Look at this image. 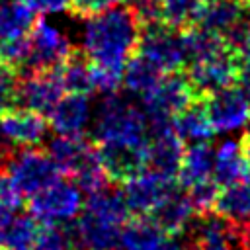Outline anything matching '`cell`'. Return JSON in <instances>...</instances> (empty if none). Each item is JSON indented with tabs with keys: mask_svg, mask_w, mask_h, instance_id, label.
<instances>
[{
	"mask_svg": "<svg viewBox=\"0 0 250 250\" xmlns=\"http://www.w3.org/2000/svg\"><path fill=\"white\" fill-rule=\"evenodd\" d=\"M143 23L133 6H113L86 20L84 53L104 66L125 68L127 61L137 53Z\"/></svg>",
	"mask_w": 250,
	"mask_h": 250,
	"instance_id": "obj_1",
	"label": "cell"
},
{
	"mask_svg": "<svg viewBox=\"0 0 250 250\" xmlns=\"http://www.w3.org/2000/svg\"><path fill=\"white\" fill-rule=\"evenodd\" d=\"M131 211L121 191L107 188L92 193L82 215L72 223L78 250H117Z\"/></svg>",
	"mask_w": 250,
	"mask_h": 250,
	"instance_id": "obj_2",
	"label": "cell"
},
{
	"mask_svg": "<svg viewBox=\"0 0 250 250\" xmlns=\"http://www.w3.org/2000/svg\"><path fill=\"white\" fill-rule=\"evenodd\" d=\"M150 129L146 113L127 98L107 94L98 109L94 127V143L98 141H129L148 143Z\"/></svg>",
	"mask_w": 250,
	"mask_h": 250,
	"instance_id": "obj_3",
	"label": "cell"
},
{
	"mask_svg": "<svg viewBox=\"0 0 250 250\" xmlns=\"http://www.w3.org/2000/svg\"><path fill=\"white\" fill-rule=\"evenodd\" d=\"M195 98L197 94L193 90V84L186 68L164 72L160 82L152 88V92H148L143 98L150 135L174 129L172 125L174 115L182 111Z\"/></svg>",
	"mask_w": 250,
	"mask_h": 250,
	"instance_id": "obj_4",
	"label": "cell"
},
{
	"mask_svg": "<svg viewBox=\"0 0 250 250\" xmlns=\"http://www.w3.org/2000/svg\"><path fill=\"white\" fill-rule=\"evenodd\" d=\"M137 51L152 61L162 72L182 70L188 66L182 29L170 27L164 21H152L143 25Z\"/></svg>",
	"mask_w": 250,
	"mask_h": 250,
	"instance_id": "obj_5",
	"label": "cell"
},
{
	"mask_svg": "<svg viewBox=\"0 0 250 250\" xmlns=\"http://www.w3.org/2000/svg\"><path fill=\"white\" fill-rule=\"evenodd\" d=\"M94 146L105 176L113 184H125L148 170V143L98 141Z\"/></svg>",
	"mask_w": 250,
	"mask_h": 250,
	"instance_id": "obj_6",
	"label": "cell"
},
{
	"mask_svg": "<svg viewBox=\"0 0 250 250\" xmlns=\"http://www.w3.org/2000/svg\"><path fill=\"white\" fill-rule=\"evenodd\" d=\"M72 51L74 47L62 31L45 20H37L29 33V55L21 66V72L27 74L35 70L57 68L72 55Z\"/></svg>",
	"mask_w": 250,
	"mask_h": 250,
	"instance_id": "obj_7",
	"label": "cell"
},
{
	"mask_svg": "<svg viewBox=\"0 0 250 250\" xmlns=\"http://www.w3.org/2000/svg\"><path fill=\"white\" fill-rule=\"evenodd\" d=\"M8 174L16 184V188L21 191V195L27 197L49 188L62 176L51 154L35 146L18 152L8 168Z\"/></svg>",
	"mask_w": 250,
	"mask_h": 250,
	"instance_id": "obj_8",
	"label": "cell"
},
{
	"mask_svg": "<svg viewBox=\"0 0 250 250\" xmlns=\"http://www.w3.org/2000/svg\"><path fill=\"white\" fill-rule=\"evenodd\" d=\"M82 209L80 188L57 180L49 188L29 195L27 211L41 223H64L74 219Z\"/></svg>",
	"mask_w": 250,
	"mask_h": 250,
	"instance_id": "obj_9",
	"label": "cell"
},
{
	"mask_svg": "<svg viewBox=\"0 0 250 250\" xmlns=\"http://www.w3.org/2000/svg\"><path fill=\"white\" fill-rule=\"evenodd\" d=\"M205 109L217 133H229L250 121V98L240 86H227L203 96Z\"/></svg>",
	"mask_w": 250,
	"mask_h": 250,
	"instance_id": "obj_10",
	"label": "cell"
},
{
	"mask_svg": "<svg viewBox=\"0 0 250 250\" xmlns=\"http://www.w3.org/2000/svg\"><path fill=\"white\" fill-rule=\"evenodd\" d=\"M178 180L166 178L154 170H145L123 184V199L131 215H150L162 199L178 188Z\"/></svg>",
	"mask_w": 250,
	"mask_h": 250,
	"instance_id": "obj_11",
	"label": "cell"
},
{
	"mask_svg": "<svg viewBox=\"0 0 250 250\" xmlns=\"http://www.w3.org/2000/svg\"><path fill=\"white\" fill-rule=\"evenodd\" d=\"M238 68H240V57L232 49H229L217 57L193 62L186 70L189 74L197 98H203L215 90L232 86L238 80Z\"/></svg>",
	"mask_w": 250,
	"mask_h": 250,
	"instance_id": "obj_12",
	"label": "cell"
},
{
	"mask_svg": "<svg viewBox=\"0 0 250 250\" xmlns=\"http://www.w3.org/2000/svg\"><path fill=\"white\" fill-rule=\"evenodd\" d=\"M62 92L64 86L61 82L57 68L35 70L21 76L18 102H21L23 107L39 111L41 115H49L57 102L62 98Z\"/></svg>",
	"mask_w": 250,
	"mask_h": 250,
	"instance_id": "obj_13",
	"label": "cell"
},
{
	"mask_svg": "<svg viewBox=\"0 0 250 250\" xmlns=\"http://www.w3.org/2000/svg\"><path fill=\"white\" fill-rule=\"evenodd\" d=\"M47 127L49 123L45 121V115L29 107L14 105L0 113V131L16 146H23V148L37 146L43 141Z\"/></svg>",
	"mask_w": 250,
	"mask_h": 250,
	"instance_id": "obj_14",
	"label": "cell"
},
{
	"mask_svg": "<svg viewBox=\"0 0 250 250\" xmlns=\"http://www.w3.org/2000/svg\"><path fill=\"white\" fill-rule=\"evenodd\" d=\"M193 211H195V207H193L188 191L178 186L146 217H150L168 236H178L189 229L191 219H193Z\"/></svg>",
	"mask_w": 250,
	"mask_h": 250,
	"instance_id": "obj_15",
	"label": "cell"
},
{
	"mask_svg": "<svg viewBox=\"0 0 250 250\" xmlns=\"http://www.w3.org/2000/svg\"><path fill=\"white\" fill-rule=\"evenodd\" d=\"M184 152V141L174 129L152 133L148 139V166L166 178L178 180Z\"/></svg>",
	"mask_w": 250,
	"mask_h": 250,
	"instance_id": "obj_16",
	"label": "cell"
},
{
	"mask_svg": "<svg viewBox=\"0 0 250 250\" xmlns=\"http://www.w3.org/2000/svg\"><path fill=\"white\" fill-rule=\"evenodd\" d=\"M248 0H211L201 4L193 25H199L225 37L238 21H242L248 16Z\"/></svg>",
	"mask_w": 250,
	"mask_h": 250,
	"instance_id": "obj_17",
	"label": "cell"
},
{
	"mask_svg": "<svg viewBox=\"0 0 250 250\" xmlns=\"http://www.w3.org/2000/svg\"><path fill=\"white\" fill-rule=\"evenodd\" d=\"M88 117H90L88 96L66 92L49 113V125L59 135L76 137V135H82V131L86 129Z\"/></svg>",
	"mask_w": 250,
	"mask_h": 250,
	"instance_id": "obj_18",
	"label": "cell"
},
{
	"mask_svg": "<svg viewBox=\"0 0 250 250\" xmlns=\"http://www.w3.org/2000/svg\"><path fill=\"white\" fill-rule=\"evenodd\" d=\"M213 213L230 221L236 227L250 225V174L219 189Z\"/></svg>",
	"mask_w": 250,
	"mask_h": 250,
	"instance_id": "obj_19",
	"label": "cell"
},
{
	"mask_svg": "<svg viewBox=\"0 0 250 250\" xmlns=\"http://www.w3.org/2000/svg\"><path fill=\"white\" fill-rule=\"evenodd\" d=\"M49 154L55 160L61 174L72 178L86 162H90L96 156V146L92 141L82 139V135L76 137L59 135L57 139L51 141Z\"/></svg>",
	"mask_w": 250,
	"mask_h": 250,
	"instance_id": "obj_20",
	"label": "cell"
},
{
	"mask_svg": "<svg viewBox=\"0 0 250 250\" xmlns=\"http://www.w3.org/2000/svg\"><path fill=\"white\" fill-rule=\"evenodd\" d=\"M172 125L178 137L189 143H207L217 133L205 109L203 98H195L182 111H178L172 119Z\"/></svg>",
	"mask_w": 250,
	"mask_h": 250,
	"instance_id": "obj_21",
	"label": "cell"
},
{
	"mask_svg": "<svg viewBox=\"0 0 250 250\" xmlns=\"http://www.w3.org/2000/svg\"><path fill=\"white\" fill-rule=\"evenodd\" d=\"M213 166H215V150L209 143H191L182 158L178 184L184 189H189L191 186L213 178Z\"/></svg>",
	"mask_w": 250,
	"mask_h": 250,
	"instance_id": "obj_22",
	"label": "cell"
},
{
	"mask_svg": "<svg viewBox=\"0 0 250 250\" xmlns=\"http://www.w3.org/2000/svg\"><path fill=\"white\" fill-rule=\"evenodd\" d=\"M25 0H6L0 6V43L29 37L37 18Z\"/></svg>",
	"mask_w": 250,
	"mask_h": 250,
	"instance_id": "obj_23",
	"label": "cell"
},
{
	"mask_svg": "<svg viewBox=\"0 0 250 250\" xmlns=\"http://www.w3.org/2000/svg\"><path fill=\"white\" fill-rule=\"evenodd\" d=\"M168 234L146 215H131L123 227L121 246L125 250H160Z\"/></svg>",
	"mask_w": 250,
	"mask_h": 250,
	"instance_id": "obj_24",
	"label": "cell"
},
{
	"mask_svg": "<svg viewBox=\"0 0 250 250\" xmlns=\"http://www.w3.org/2000/svg\"><path fill=\"white\" fill-rule=\"evenodd\" d=\"M162 74L164 72L152 61H148L145 55L137 51L123 68V86L127 88V92L145 98L160 82Z\"/></svg>",
	"mask_w": 250,
	"mask_h": 250,
	"instance_id": "obj_25",
	"label": "cell"
},
{
	"mask_svg": "<svg viewBox=\"0 0 250 250\" xmlns=\"http://www.w3.org/2000/svg\"><path fill=\"white\" fill-rule=\"evenodd\" d=\"M250 174V168L240 152V146L234 141H225L215 152L213 180L223 188L230 182H236Z\"/></svg>",
	"mask_w": 250,
	"mask_h": 250,
	"instance_id": "obj_26",
	"label": "cell"
},
{
	"mask_svg": "<svg viewBox=\"0 0 250 250\" xmlns=\"http://www.w3.org/2000/svg\"><path fill=\"white\" fill-rule=\"evenodd\" d=\"M57 72L61 76V82L64 86V92H74V94H90L94 92L92 84V68H90V59L86 57L84 51L74 49L72 55L57 66Z\"/></svg>",
	"mask_w": 250,
	"mask_h": 250,
	"instance_id": "obj_27",
	"label": "cell"
},
{
	"mask_svg": "<svg viewBox=\"0 0 250 250\" xmlns=\"http://www.w3.org/2000/svg\"><path fill=\"white\" fill-rule=\"evenodd\" d=\"M37 232L39 221L33 215H20L18 219H12L0 240V246L2 250H35Z\"/></svg>",
	"mask_w": 250,
	"mask_h": 250,
	"instance_id": "obj_28",
	"label": "cell"
},
{
	"mask_svg": "<svg viewBox=\"0 0 250 250\" xmlns=\"http://www.w3.org/2000/svg\"><path fill=\"white\" fill-rule=\"evenodd\" d=\"M35 250H78L74 225H61V223H41Z\"/></svg>",
	"mask_w": 250,
	"mask_h": 250,
	"instance_id": "obj_29",
	"label": "cell"
},
{
	"mask_svg": "<svg viewBox=\"0 0 250 250\" xmlns=\"http://www.w3.org/2000/svg\"><path fill=\"white\" fill-rule=\"evenodd\" d=\"M203 0H160L162 21L176 29H186L195 23Z\"/></svg>",
	"mask_w": 250,
	"mask_h": 250,
	"instance_id": "obj_30",
	"label": "cell"
},
{
	"mask_svg": "<svg viewBox=\"0 0 250 250\" xmlns=\"http://www.w3.org/2000/svg\"><path fill=\"white\" fill-rule=\"evenodd\" d=\"M21 74L16 66L0 59V113L18 104Z\"/></svg>",
	"mask_w": 250,
	"mask_h": 250,
	"instance_id": "obj_31",
	"label": "cell"
},
{
	"mask_svg": "<svg viewBox=\"0 0 250 250\" xmlns=\"http://www.w3.org/2000/svg\"><path fill=\"white\" fill-rule=\"evenodd\" d=\"M219 189H221V186L213 178H209V180H203V182L191 186L186 191H188V195H189L195 211H199V213H211L213 211V205H215V199L219 195Z\"/></svg>",
	"mask_w": 250,
	"mask_h": 250,
	"instance_id": "obj_32",
	"label": "cell"
},
{
	"mask_svg": "<svg viewBox=\"0 0 250 250\" xmlns=\"http://www.w3.org/2000/svg\"><path fill=\"white\" fill-rule=\"evenodd\" d=\"M119 2L123 0H72L70 4V12L76 16V18H82V20H88L104 10H109L113 6H117Z\"/></svg>",
	"mask_w": 250,
	"mask_h": 250,
	"instance_id": "obj_33",
	"label": "cell"
},
{
	"mask_svg": "<svg viewBox=\"0 0 250 250\" xmlns=\"http://www.w3.org/2000/svg\"><path fill=\"white\" fill-rule=\"evenodd\" d=\"M39 14H57L62 10H70L72 0H25Z\"/></svg>",
	"mask_w": 250,
	"mask_h": 250,
	"instance_id": "obj_34",
	"label": "cell"
},
{
	"mask_svg": "<svg viewBox=\"0 0 250 250\" xmlns=\"http://www.w3.org/2000/svg\"><path fill=\"white\" fill-rule=\"evenodd\" d=\"M236 82L250 98V59H240V68H238V80Z\"/></svg>",
	"mask_w": 250,
	"mask_h": 250,
	"instance_id": "obj_35",
	"label": "cell"
},
{
	"mask_svg": "<svg viewBox=\"0 0 250 250\" xmlns=\"http://www.w3.org/2000/svg\"><path fill=\"white\" fill-rule=\"evenodd\" d=\"M12 209L10 207H6V205H2L0 203V240H2V236H4V232H6V229L10 227V223H12Z\"/></svg>",
	"mask_w": 250,
	"mask_h": 250,
	"instance_id": "obj_36",
	"label": "cell"
},
{
	"mask_svg": "<svg viewBox=\"0 0 250 250\" xmlns=\"http://www.w3.org/2000/svg\"><path fill=\"white\" fill-rule=\"evenodd\" d=\"M238 146H240V152H242V156H244V160H246V164H248V168H250V129L242 135Z\"/></svg>",
	"mask_w": 250,
	"mask_h": 250,
	"instance_id": "obj_37",
	"label": "cell"
},
{
	"mask_svg": "<svg viewBox=\"0 0 250 250\" xmlns=\"http://www.w3.org/2000/svg\"><path fill=\"white\" fill-rule=\"evenodd\" d=\"M160 250H188V248L176 236H166L164 242H162V246H160Z\"/></svg>",
	"mask_w": 250,
	"mask_h": 250,
	"instance_id": "obj_38",
	"label": "cell"
},
{
	"mask_svg": "<svg viewBox=\"0 0 250 250\" xmlns=\"http://www.w3.org/2000/svg\"><path fill=\"white\" fill-rule=\"evenodd\" d=\"M242 230H244V248L250 250V225L248 227H242Z\"/></svg>",
	"mask_w": 250,
	"mask_h": 250,
	"instance_id": "obj_39",
	"label": "cell"
},
{
	"mask_svg": "<svg viewBox=\"0 0 250 250\" xmlns=\"http://www.w3.org/2000/svg\"><path fill=\"white\" fill-rule=\"evenodd\" d=\"M0 2H6V0H0Z\"/></svg>",
	"mask_w": 250,
	"mask_h": 250,
	"instance_id": "obj_40",
	"label": "cell"
},
{
	"mask_svg": "<svg viewBox=\"0 0 250 250\" xmlns=\"http://www.w3.org/2000/svg\"><path fill=\"white\" fill-rule=\"evenodd\" d=\"M248 2H250V0H248Z\"/></svg>",
	"mask_w": 250,
	"mask_h": 250,
	"instance_id": "obj_41",
	"label": "cell"
}]
</instances>
